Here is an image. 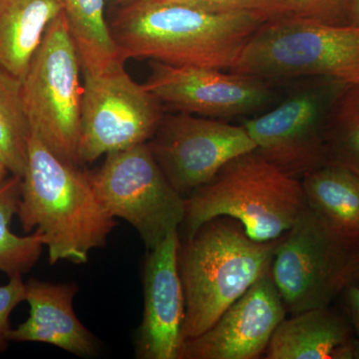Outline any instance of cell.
<instances>
[{"label": "cell", "instance_id": "e0dca14e", "mask_svg": "<svg viewBox=\"0 0 359 359\" xmlns=\"http://www.w3.org/2000/svg\"><path fill=\"white\" fill-rule=\"evenodd\" d=\"M62 0H0V69L25 79Z\"/></svg>", "mask_w": 359, "mask_h": 359}, {"label": "cell", "instance_id": "f1b7e54d", "mask_svg": "<svg viewBox=\"0 0 359 359\" xmlns=\"http://www.w3.org/2000/svg\"><path fill=\"white\" fill-rule=\"evenodd\" d=\"M11 175V172L7 169L6 165L0 161V185H1Z\"/></svg>", "mask_w": 359, "mask_h": 359}, {"label": "cell", "instance_id": "7a4b0ae2", "mask_svg": "<svg viewBox=\"0 0 359 359\" xmlns=\"http://www.w3.org/2000/svg\"><path fill=\"white\" fill-rule=\"evenodd\" d=\"M25 233L39 231L50 264H81L102 248L117 226L90 181L88 172L59 159L32 132L18 212Z\"/></svg>", "mask_w": 359, "mask_h": 359}, {"label": "cell", "instance_id": "8fae6325", "mask_svg": "<svg viewBox=\"0 0 359 359\" xmlns=\"http://www.w3.org/2000/svg\"><path fill=\"white\" fill-rule=\"evenodd\" d=\"M148 145L168 181L185 198L230 161L257 149L243 125L181 112L163 116Z\"/></svg>", "mask_w": 359, "mask_h": 359}, {"label": "cell", "instance_id": "7c38bea8", "mask_svg": "<svg viewBox=\"0 0 359 359\" xmlns=\"http://www.w3.org/2000/svg\"><path fill=\"white\" fill-rule=\"evenodd\" d=\"M146 88L168 109L226 119L262 109L271 101L268 80L214 68L151 61Z\"/></svg>", "mask_w": 359, "mask_h": 359}, {"label": "cell", "instance_id": "277c9868", "mask_svg": "<svg viewBox=\"0 0 359 359\" xmlns=\"http://www.w3.org/2000/svg\"><path fill=\"white\" fill-rule=\"evenodd\" d=\"M306 205L301 180L254 150L230 161L185 198L180 238L192 237L212 219L229 217L240 222L252 240L269 242L283 237Z\"/></svg>", "mask_w": 359, "mask_h": 359}, {"label": "cell", "instance_id": "4316f807", "mask_svg": "<svg viewBox=\"0 0 359 359\" xmlns=\"http://www.w3.org/2000/svg\"><path fill=\"white\" fill-rule=\"evenodd\" d=\"M337 359H359V337H353L339 349Z\"/></svg>", "mask_w": 359, "mask_h": 359}, {"label": "cell", "instance_id": "ba28073f", "mask_svg": "<svg viewBox=\"0 0 359 359\" xmlns=\"http://www.w3.org/2000/svg\"><path fill=\"white\" fill-rule=\"evenodd\" d=\"M117 59L101 68L82 69L81 132L77 164H91L101 156L148 143L163 119V107L132 79Z\"/></svg>", "mask_w": 359, "mask_h": 359}, {"label": "cell", "instance_id": "ac0fdd59", "mask_svg": "<svg viewBox=\"0 0 359 359\" xmlns=\"http://www.w3.org/2000/svg\"><path fill=\"white\" fill-rule=\"evenodd\" d=\"M308 207L348 237L359 240V176L346 168L327 164L301 180Z\"/></svg>", "mask_w": 359, "mask_h": 359}, {"label": "cell", "instance_id": "7402d4cb", "mask_svg": "<svg viewBox=\"0 0 359 359\" xmlns=\"http://www.w3.org/2000/svg\"><path fill=\"white\" fill-rule=\"evenodd\" d=\"M327 164L359 176V85H346L335 94L325 124Z\"/></svg>", "mask_w": 359, "mask_h": 359}, {"label": "cell", "instance_id": "d4e9b609", "mask_svg": "<svg viewBox=\"0 0 359 359\" xmlns=\"http://www.w3.org/2000/svg\"><path fill=\"white\" fill-rule=\"evenodd\" d=\"M25 299L26 283L22 280V276H11L8 283L0 287V353L6 351L11 341L9 316Z\"/></svg>", "mask_w": 359, "mask_h": 359}, {"label": "cell", "instance_id": "d6986e66", "mask_svg": "<svg viewBox=\"0 0 359 359\" xmlns=\"http://www.w3.org/2000/svg\"><path fill=\"white\" fill-rule=\"evenodd\" d=\"M63 11L82 69L101 68L123 59L105 20V0H62Z\"/></svg>", "mask_w": 359, "mask_h": 359}, {"label": "cell", "instance_id": "5b68a950", "mask_svg": "<svg viewBox=\"0 0 359 359\" xmlns=\"http://www.w3.org/2000/svg\"><path fill=\"white\" fill-rule=\"evenodd\" d=\"M230 72L268 81L327 78L359 85V26L268 21L250 37Z\"/></svg>", "mask_w": 359, "mask_h": 359}, {"label": "cell", "instance_id": "9a60e30c", "mask_svg": "<svg viewBox=\"0 0 359 359\" xmlns=\"http://www.w3.org/2000/svg\"><path fill=\"white\" fill-rule=\"evenodd\" d=\"M76 283H51L30 280L26 283L25 301L29 316L11 328V341L42 342L81 358L95 356L99 351L94 335L78 320L73 299Z\"/></svg>", "mask_w": 359, "mask_h": 359}, {"label": "cell", "instance_id": "5bb4252c", "mask_svg": "<svg viewBox=\"0 0 359 359\" xmlns=\"http://www.w3.org/2000/svg\"><path fill=\"white\" fill-rule=\"evenodd\" d=\"M179 231L149 250L143 269V320L135 337L140 359H180L185 297L178 268Z\"/></svg>", "mask_w": 359, "mask_h": 359}, {"label": "cell", "instance_id": "4fadbf2b", "mask_svg": "<svg viewBox=\"0 0 359 359\" xmlns=\"http://www.w3.org/2000/svg\"><path fill=\"white\" fill-rule=\"evenodd\" d=\"M287 314L269 271L209 330L186 340L180 359L259 358Z\"/></svg>", "mask_w": 359, "mask_h": 359}, {"label": "cell", "instance_id": "484cf974", "mask_svg": "<svg viewBox=\"0 0 359 359\" xmlns=\"http://www.w3.org/2000/svg\"><path fill=\"white\" fill-rule=\"evenodd\" d=\"M340 294L344 297L351 325L359 337V285H347Z\"/></svg>", "mask_w": 359, "mask_h": 359}, {"label": "cell", "instance_id": "83f0119b", "mask_svg": "<svg viewBox=\"0 0 359 359\" xmlns=\"http://www.w3.org/2000/svg\"><path fill=\"white\" fill-rule=\"evenodd\" d=\"M347 25L359 26V0H349Z\"/></svg>", "mask_w": 359, "mask_h": 359}, {"label": "cell", "instance_id": "ffe728a7", "mask_svg": "<svg viewBox=\"0 0 359 359\" xmlns=\"http://www.w3.org/2000/svg\"><path fill=\"white\" fill-rule=\"evenodd\" d=\"M22 178L11 174L0 185V271L7 276H23L39 262L44 238L39 231L29 236L15 235L11 230L18 215Z\"/></svg>", "mask_w": 359, "mask_h": 359}, {"label": "cell", "instance_id": "6da1fadb", "mask_svg": "<svg viewBox=\"0 0 359 359\" xmlns=\"http://www.w3.org/2000/svg\"><path fill=\"white\" fill-rule=\"evenodd\" d=\"M266 22L250 13H212L168 0L119 7L109 25L120 55L230 71Z\"/></svg>", "mask_w": 359, "mask_h": 359}, {"label": "cell", "instance_id": "52a82bcc", "mask_svg": "<svg viewBox=\"0 0 359 359\" xmlns=\"http://www.w3.org/2000/svg\"><path fill=\"white\" fill-rule=\"evenodd\" d=\"M79 54L65 11L52 21L33 57L22 96L32 133L68 164H77L83 84Z\"/></svg>", "mask_w": 359, "mask_h": 359}, {"label": "cell", "instance_id": "9c48e42d", "mask_svg": "<svg viewBox=\"0 0 359 359\" xmlns=\"http://www.w3.org/2000/svg\"><path fill=\"white\" fill-rule=\"evenodd\" d=\"M88 174L104 207L132 224L148 250L179 231L185 197L168 181L148 143L108 153L102 166Z\"/></svg>", "mask_w": 359, "mask_h": 359}, {"label": "cell", "instance_id": "44dd1931", "mask_svg": "<svg viewBox=\"0 0 359 359\" xmlns=\"http://www.w3.org/2000/svg\"><path fill=\"white\" fill-rule=\"evenodd\" d=\"M32 136L22 96V82L0 69V161L22 178Z\"/></svg>", "mask_w": 359, "mask_h": 359}, {"label": "cell", "instance_id": "cb8c5ba5", "mask_svg": "<svg viewBox=\"0 0 359 359\" xmlns=\"http://www.w3.org/2000/svg\"><path fill=\"white\" fill-rule=\"evenodd\" d=\"M212 13H250L268 21L283 18V0H168Z\"/></svg>", "mask_w": 359, "mask_h": 359}, {"label": "cell", "instance_id": "8992f818", "mask_svg": "<svg viewBox=\"0 0 359 359\" xmlns=\"http://www.w3.org/2000/svg\"><path fill=\"white\" fill-rule=\"evenodd\" d=\"M358 254V238L337 231L306 205L280 238L269 269L287 313L330 306L353 285Z\"/></svg>", "mask_w": 359, "mask_h": 359}, {"label": "cell", "instance_id": "603a6c76", "mask_svg": "<svg viewBox=\"0 0 359 359\" xmlns=\"http://www.w3.org/2000/svg\"><path fill=\"white\" fill-rule=\"evenodd\" d=\"M349 0H283V18L347 25Z\"/></svg>", "mask_w": 359, "mask_h": 359}, {"label": "cell", "instance_id": "4dcf8cb0", "mask_svg": "<svg viewBox=\"0 0 359 359\" xmlns=\"http://www.w3.org/2000/svg\"><path fill=\"white\" fill-rule=\"evenodd\" d=\"M108 1L110 4H114V6L121 7L132 4V2L136 1V0H108Z\"/></svg>", "mask_w": 359, "mask_h": 359}, {"label": "cell", "instance_id": "30bf717a", "mask_svg": "<svg viewBox=\"0 0 359 359\" xmlns=\"http://www.w3.org/2000/svg\"><path fill=\"white\" fill-rule=\"evenodd\" d=\"M311 79L273 109L242 124L256 143L257 152L297 179L327 164L325 118L344 85L327 78Z\"/></svg>", "mask_w": 359, "mask_h": 359}, {"label": "cell", "instance_id": "f546056e", "mask_svg": "<svg viewBox=\"0 0 359 359\" xmlns=\"http://www.w3.org/2000/svg\"><path fill=\"white\" fill-rule=\"evenodd\" d=\"M359 283V254L355 262V266L353 269V285H358Z\"/></svg>", "mask_w": 359, "mask_h": 359}, {"label": "cell", "instance_id": "3957f363", "mask_svg": "<svg viewBox=\"0 0 359 359\" xmlns=\"http://www.w3.org/2000/svg\"><path fill=\"white\" fill-rule=\"evenodd\" d=\"M280 238L257 242L240 222L218 217L192 237L180 238L178 268L184 297L183 339L202 334L271 269Z\"/></svg>", "mask_w": 359, "mask_h": 359}, {"label": "cell", "instance_id": "2e32d148", "mask_svg": "<svg viewBox=\"0 0 359 359\" xmlns=\"http://www.w3.org/2000/svg\"><path fill=\"white\" fill-rule=\"evenodd\" d=\"M353 327L339 311L325 308L292 314L276 327L266 359H337L353 337Z\"/></svg>", "mask_w": 359, "mask_h": 359}]
</instances>
